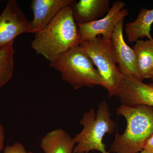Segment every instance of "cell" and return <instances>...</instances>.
Segmentation results:
<instances>
[{"label": "cell", "instance_id": "obj_1", "mask_svg": "<svg viewBox=\"0 0 153 153\" xmlns=\"http://www.w3.org/2000/svg\"><path fill=\"white\" fill-rule=\"evenodd\" d=\"M35 35L32 48L50 63L81 42L71 6L62 9L44 30Z\"/></svg>", "mask_w": 153, "mask_h": 153}, {"label": "cell", "instance_id": "obj_2", "mask_svg": "<svg viewBox=\"0 0 153 153\" xmlns=\"http://www.w3.org/2000/svg\"><path fill=\"white\" fill-rule=\"evenodd\" d=\"M117 112L127 122L123 134L117 133L110 151L114 153H139L153 134V108L145 105L121 104Z\"/></svg>", "mask_w": 153, "mask_h": 153}, {"label": "cell", "instance_id": "obj_3", "mask_svg": "<svg viewBox=\"0 0 153 153\" xmlns=\"http://www.w3.org/2000/svg\"><path fill=\"white\" fill-rule=\"evenodd\" d=\"M83 128L74 136L73 153H88L91 151H99L101 153L107 152L103 143L106 134L114 133L116 123L111 118L109 107L105 99L99 104L97 114L93 108L85 112L79 121Z\"/></svg>", "mask_w": 153, "mask_h": 153}, {"label": "cell", "instance_id": "obj_4", "mask_svg": "<svg viewBox=\"0 0 153 153\" xmlns=\"http://www.w3.org/2000/svg\"><path fill=\"white\" fill-rule=\"evenodd\" d=\"M50 66L59 71L62 79L75 90L85 86L104 87V83L89 57L79 45L63 53Z\"/></svg>", "mask_w": 153, "mask_h": 153}, {"label": "cell", "instance_id": "obj_5", "mask_svg": "<svg viewBox=\"0 0 153 153\" xmlns=\"http://www.w3.org/2000/svg\"><path fill=\"white\" fill-rule=\"evenodd\" d=\"M79 46L96 66L109 97L118 96L124 75L117 65L111 40L99 36L91 40L82 41Z\"/></svg>", "mask_w": 153, "mask_h": 153}, {"label": "cell", "instance_id": "obj_6", "mask_svg": "<svg viewBox=\"0 0 153 153\" xmlns=\"http://www.w3.org/2000/svg\"><path fill=\"white\" fill-rule=\"evenodd\" d=\"M31 22L16 0H9L0 15V49L24 33H30Z\"/></svg>", "mask_w": 153, "mask_h": 153}, {"label": "cell", "instance_id": "obj_7", "mask_svg": "<svg viewBox=\"0 0 153 153\" xmlns=\"http://www.w3.org/2000/svg\"><path fill=\"white\" fill-rule=\"evenodd\" d=\"M125 6V4L122 1H116L108 13L102 19L86 24L76 23L81 42L91 40L99 36H102L105 39H111L116 25L128 15V10L124 8Z\"/></svg>", "mask_w": 153, "mask_h": 153}, {"label": "cell", "instance_id": "obj_8", "mask_svg": "<svg viewBox=\"0 0 153 153\" xmlns=\"http://www.w3.org/2000/svg\"><path fill=\"white\" fill-rule=\"evenodd\" d=\"M124 19L117 24L111 36L117 66L124 76H132L143 81L137 64L136 56L125 41L123 35Z\"/></svg>", "mask_w": 153, "mask_h": 153}, {"label": "cell", "instance_id": "obj_9", "mask_svg": "<svg viewBox=\"0 0 153 153\" xmlns=\"http://www.w3.org/2000/svg\"><path fill=\"white\" fill-rule=\"evenodd\" d=\"M122 104L128 106L153 107V83L146 84L132 76H124L118 95Z\"/></svg>", "mask_w": 153, "mask_h": 153}, {"label": "cell", "instance_id": "obj_10", "mask_svg": "<svg viewBox=\"0 0 153 153\" xmlns=\"http://www.w3.org/2000/svg\"><path fill=\"white\" fill-rule=\"evenodd\" d=\"M74 0H33L30 9L33 18L31 22L30 33H36L44 30L62 9L71 6Z\"/></svg>", "mask_w": 153, "mask_h": 153}, {"label": "cell", "instance_id": "obj_11", "mask_svg": "<svg viewBox=\"0 0 153 153\" xmlns=\"http://www.w3.org/2000/svg\"><path fill=\"white\" fill-rule=\"evenodd\" d=\"M109 0H80L71 6L76 24H84L98 19L109 11Z\"/></svg>", "mask_w": 153, "mask_h": 153}, {"label": "cell", "instance_id": "obj_12", "mask_svg": "<svg viewBox=\"0 0 153 153\" xmlns=\"http://www.w3.org/2000/svg\"><path fill=\"white\" fill-rule=\"evenodd\" d=\"M75 145L73 137L61 128L47 133L40 143L44 153H73Z\"/></svg>", "mask_w": 153, "mask_h": 153}, {"label": "cell", "instance_id": "obj_13", "mask_svg": "<svg viewBox=\"0 0 153 153\" xmlns=\"http://www.w3.org/2000/svg\"><path fill=\"white\" fill-rule=\"evenodd\" d=\"M153 24V9L143 8L133 22L126 25L125 32L128 40L130 43L136 42L139 38L153 39L151 35V27Z\"/></svg>", "mask_w": 153, "mask_h": 153}, {"label": "cell", "instance_id": "obj_14", "mask_svg": "<svg viewBox=\"0 0 153 153\" xmlns=\"http://www.w3.org/2000/svg\"><path fill=\"white\" fill-rule=\"evenodd\" d=\"M133 49L141 80L153 79V39L146 41L137 40Z\"/></svg>", "mask_w": 153, "mask_h": 153}, {"label": "cell", "instance_id": "obj_15", "mask_svg": "<svg viewBox=\"0 0 153 153\" xmlns=\"http://www.w3.org/2000/svg\"><path fill=\"white\" fill-rule=\"evenodd\" d=\"M14 41L0 49V88L10 80L14 68Z\"/></svg>", "mask_w": 153, "mask_h": 153}, {"label": "cell", "instance_id": "obj_16", "mask_svg": "<svg viewBox=\"0 0 153 153\" xmlns=\"http://www.w3.org/2000/svg\"><path fill=\"white\" fill-rule=\"evenodd\" d=\"M3 153H33L27 152L25 147L20 142H16L12 146H6L3 149Z\"/></svg>", "mask_w": 153, "mask_h": 153}, {"label": "cell", "instance_id": "obj_17", "mask_svg": "<svg viewBox=\"0 0 153 153\" xmlns=\"http://www.w3.org/2000/svg\"><path fill=\"white\" fill-rule=\"evenodd\" d=\"M143 150L153 153V134L147 140Z\"/></svg>", "mask_w": 153, "mask_h": 153}, {"label": "cell", "instance_id": "obj_18", "mask_svg": "<svg viewBox=\"0 0 153 153\" xmlns=\"http://www.w3.org/2000/svg\"><path fill=\"white\" fill-rule=\"evenodd\" d=\"M5 134L4 127L0 123V153L3 150Z\"/></svg>", "mask_w": 153, "mask_h": 153}, {"label": "cell", "instance_id": "obj_19", "mask_svg": "<svg viewBox=\"0 0 153 153\" xmlns=\"http://www.w3.org/2000/svg\"><path fill=\"white\" fill-rule=\"evenodd\" d=\"M139 153H152L149 152H148V151L145 150H143V151H142L141 152H140Z\"/></svg>", "mask_w": 153, "mask_h": 153}, {"label": "cell", "instance_id": "obj_20", "mask_svg": "<svg viewBox=\"0 0 153 153\" xmlns=\"http://www.w3.org/2000/svg\"></svg>", "mask_w": 153, "mask_h": 153}]
</instances>
